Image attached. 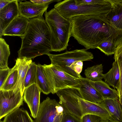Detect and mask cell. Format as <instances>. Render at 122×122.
Returning <instances> with one entry per match:
<instances>
[{"mask_svg": "<svg viewBox=\"0 0 122 122\" xmlns=\"http://www.w3.org/2000/svg\"><path fill=\"white\" fill-rule=\"evenodd\" d=\"M70 20L71 36L87 50L97 48L105 39L111 37L117 45L120 43L122 33L108 23L106 17L100 15L77 16Z\"/></svg>", "mask_w": 122, "mask_h": 122, "instance_id": "6da1fadb", "label": "cell"}, {"mask_svg": "<svg viewBox=\"0 0 122 122\" xmlns=\"http://www.w3.org/2000/svg\"><path fill=\"white\" fill-rule=\"evenodd\" d=\"M20 37L22 44L17 52L19 58L31 59L51 51L50 31L42 16L29 19L25 33Z\"/></svg>", "mask_w": 122, "mask_h": 122, "instance_id": "7a4b0ae2", "label": "cell"}, {"mask_svg": "<svg viewBox=\"0 0 122 122\" xmlns=\"http://www.w3.org/2000/svg\"><path fill=\"white\" fill-rule=\"evenodd\" d=\"M44 14L50 31L51 51L66 49L71 35V20L63 17L54 8L46 11Z\"/></svg>", "mask_w": 122, "mask_h": 122, "instance_id": "3957f363", "label": "cell"}, {"mask_svg": "<svg viewBox=\"0 0 122 122\" xmlns=\"http://www.w3.org/2000/svg\"><path fill=\"white\" fill-rule=\"evenodd\" d=\"M111 7L108 0L93 5H78L74 0H65L57 2L54 5V8L64 17L70 20L75 16L82 15H98L106 17Z\"/></svg>", "mask_w": 122, "mask_h": 122, "instance_id": "277c9868", "label": "cell"}, {"mask_svg": "<svg viewBox=\"0 0 122 122\" xmlns=\"http://www.w3.org/2000/svg\"><path fill=\"white\" fill-rule=\"evenodd\" d=\"M87 49H83L67 51L58 54H47L51 63L61 71L77 78L81 77L74 73L70 66L75 61H89L93 59V54L88 51Z\"/></svg>", "mask_w": 122, "mask_h": 122, "instance_id": "5b68a950", "label": "cell"}, {"mask_svg": "<svg viewBox=\"0 0 122 122\" xmlns=\"http://www.w3.org/2000/svg\"><path fill=\"white\" fill-rule=\"evenodd\" d=\"M43 66L52 94L66 88L79 89L80 85L78 78L61 71L52 63L49 65L44 64Z\"/></svg>", "mask_w": 122, "mask_h": 122, "instance_id": "8992f818", "label": "cell"}, {"mask_svg": "<svg viewBox=\"0 0 122 122\" xmlns=\"http://www.w3.org/2000/svg\"><path fill=\"white\" fill-rule=\"evenodd\" d=\"M59 99V103L64 109V113H69L81 119L83 116L79 98V89L69 88L59 90L56 93Z\"/></svg>", "mask_w": 122, "mask_h": 122, "instance_id": "52a82bcc", "label": "cell"}, {"mask_svg": "<svg viewBox=\"0 0 122 122\" xmlns=\"http://www.w3.org/2000/svg\"><path fill=\"white\" fill-rule=\"evenodd\" d=\"M64 114L62 106L55 99L47 97L40 103L34 122H61Z\"/></svg>", "mask_w": 122, "mask_h": 122, "instance_id": "ba28073f", "label": "cell"}, {"mask_svg": "<svg viewBox=\"0 0 122 122\" xmlns=\"http://www.w3.org/2000/svg\"><path fill=\"white\" fill-rule=\"evenodd\" d=\"M23 96L19 90H0V119L23 105Z\"/></svg>", "mask_w": 122, "mask_h": 122, "instance_id": "9c48e42d", "label": "cell"}, {"mask_svg": "<svg viewBox=\"0 0 122 122\" xmlns=\"http://www.w3.org/2000/svg\"><path fill=\"white\" fill-rule=\"evenodd\" d=\"M41 92L36 83L25 88L24 92V100L29 108L31 116L35 119L37 117L40 104Z\"/></svg>", "mask_w": 122, "mask_h": 122, "instance_id": "30bf717a", "label": "cell"}, {"mask_svg": "<svg viewBox=\"0 0 122 122\" xmlns=\"http://www.w3.org/2000/svg\"><path fill=\"white\" fill-rule=\"evenodd\" d=\"M18 1L14 0L0 10V37L9 25L20 15Z\"/></svg>", "mask_w": 122, "mask_h": 122, "instance_id": "8fae6325", "label": "cell"}, {"mask_svg": "<svg viewBox=\"0 0 122 122\" xmlns=\"http://www.w3.org/2000/svg\"><path fill=\"white\" fill-rule=\"evenodd\" d=\"M80 84L79 89L81 98L86 101L100 104L104 100L101 95L86 78H78Z\"/></svg>", "mask_w": 122, "mask_h": 122, "instance_id": "7c38bea8", "label": "cell"}, {"mask_svg": "<svg viewBox=\"0 0 122 122\" xmlns=\"http://www.w3.org/2000/svg\"><path fill=\"white\" fill-rule=\"evenodd\" d=\"M111 4L110 11L106 16L108 25L122 32V0H108Z\"/></svg>", "mask_w": 122, "mask_h": 122, "instance_id": "4fadbf2b", "label": "cell"}, {"mask_svg": "<svg viewBox=\"0 0 122 122\" xmlns=\"http://www.w3.org/2000/svg\"><path fill=\"white\" fill-rule=\"evenodd\" d=\"M49 4H40L30 1L20 2L19 9L20 15L29 19L42 16L46 11Z\"/></svg>", "mask_w": 122, "mask_h": 122, "instance_id": "5bb4252c", "label": "cell"}, {"mask_svg": "<svg viewBox=\"0 0 122 122\" xmlns=\"http://www.w3.org/2000/svg\"><path fill=\"white\" fill-rule=\"evenodd\" d=\"M29 20L19 15L14 19L4 31L3 35L16 36L20 37L25 35Z\"/></svg>", "mask_w": 122, "mask_h": 122, "instance_id": "9a60e30c", "label": "cell"}, {"mask_svg": "<svg viewBox=\"0 0 122 122\" xmlns=\"http://www.w3.org/2000/svg\"><path fill=\"white\" fill-rule=\"evenodd\" d=\"M15 64L17 66L18 71V75L16 83L13 90L14 91L19 90L23 96L25 90L24 82L26 75L29 67L32 62L31 59L25 58H18L16 60Z\"/></svg>", "mask_w": 122, "mask_h": 122, "instance_id": "2e32d148", "label": "cell"}, {"mask_svg": "<svg viewBox=\"0 0 122 122\" xmlns=\"http://www.w3.org/2000/svg\"><path fill=\"white\" fill-rule=\"evenodd\" d=\"M79 101L83 116L90 114L98 116L102 120H109V113L100 105L86 101L81 97L80 98Z\"/></svg>", "mask_w": 122, "mask_h": 122, "instance_id": "e0dca14e", "label": "cell"}, {"mask_svg": "<svg viewBox=\"0 0 122 122\" xmlns=\"http://www.w3.org/2000/svg\"><path fill=\"white\" fill-rule=\"evenodd\" d=\"M99 105L109 113L111 122H122V107L119 100L105 99Z\"/></svg>", "mask_w": 122, "mask_h": 122, "instance_id": "ac0fdd59", "label": "cell"}, {"mask_svg": "<svg viewBox=\"0 0 122 122\" xmlns=\"http://www.w3.org/2000/svg\"><path fill=\"white\" fill-rule=\"evenodd\" d=\"M90 81L91 85L101 95L104 100L115 99L119 100V94L117 91L110 87L105 82L102 80L95 81Z\"/></svg>", "mask_w": 122, "mask_h": 122, "instance_id": "d6986e66", "label": "cell"}, {"mask_svg": "<svg viewBox=\"0 0 122 122\" xmlns=\"http://www.w3.org/2000/svg\"><path fill=\"white\" fill-rule=\"evenodd\" d=\"M0 122H34L27 111L18 108L6 116Z\"/></svg>", "mask_w": 122, "mask_h": 122, "instance_id": "ffe728a7", "label": "cell"}, {"mask_svg": "<svg viewBox=\"0 0 122 122\" xmlns=\"http://www.w3.org/2000/svg\"><path fill=\"white\" fill-rule=\"evenodd\" d=\"M112 68L107 73L103 74L105 82L109 86L118 90L120 81V73L118 65L115 61L112 63Z\"/></svg>", "mask_w": 122, "mask_h": 122, "instance_id": "44dd1931", "label": "cell"}, {"mask_svg": "<svg viewBox=\"0 0 122 122\" xmlns=\"http://www.w3.org/2000/svg\"><path fill=\"white\" fill-rule=\"evenodd\" d=\"M36 84L41 92L47 95L51 93V90L46 76L43 65H37Z\"/></svg>", "mask_w": 122, "mask_h": 122, "instance_id": "7402d4cb", "label": "cell"}, {"mask_svg": "<svg viewBox=\"0 0 122 122\" xmlns=\"http://www.w3.org/2000/svg\"><path fill=\"white\" fill-rule=\"evenodd\" d=\"M103 66L101 64L87 68L84 71L86 78L93 81L102 80L103 78Z\"/></svg>", "mask_w": 122, "mask_h": 122, "instance_id": "603a6c76", "label": "cell"}, {"mask_svg": "<svg viewBox=\"0 0 122 122\" xmlns=\"http://www.w3.org/2000/svg\"><path fill=\"white\" fill-rule=\"evenodd\" d=\"M10 54L9 46L4 39L0 37V69L6 68Z\"/></svg>", "mask_w": 122, "mask_h": 122, "instance_id": "cb8c5ba5", "label": "cell"}, {"mask_svg": "<svg viewBox=\"0 0 122 122\" xmlns=\"http://www.w3.org/2000/svg\"><path fill=\"white\" fill-rule=\"evenodd\" d=\"M114 55V59L115 61L118 64L120 71V84L118 92L119 94V101L121 104L122 102V42L117 46Z\"/></svg>", "mask_w": 122, "mask_h": 122, "instance_id": "d4e9b609", "label": "cell"}, {"mask_svg": "<svg viewBox=\"0 0 122 122\" xmlns=\"http://www.w3.org/2000/svg\"><path fill=\"white\" fill-rule=\"evenodd\" d=\"M18 71L17 66L15 65L12 68L5 82L0 90L7 91L13 90L17 82Z\"/></svg>", "mask_w": 122, "mask_h": 122, "instance_id": "484cf974", "label": "cell"}, {"mask_svg": "<svg viewBox=\"0 0 122 122\" xmlns=\"http://www.w3.org/2000/svg\"><path fill=\"white\" fill-rule=\"evenodd\" d=\"M117 47L113 40L110 36L103 41L98 45L97 48L106 55L109 56L114 54Z\"/></svg>", "mask_w": 122, "mask_h": 122, "instance_id": "4316f807", "label": "cell"}, {"mask_svg": "<svg viewBox=\"0 0 122 122\" xmlns=\"http://www.w3.org/2000/svg\"><path fill=\"white\" fill-rule=\"evenodd\" d=\"M37 65L32 62L28 69L24 82L25 89L31 85L36 83Z\"/></svg>", "mask_w": 122, "mask_h": 122, "instance_id": "83f0119b", "label": "cell"}, {"mask_svg": "<svg viewBox=\"0 0 122 122\" xmlns=\"http://www.w3.org/2000/svg\"><path fill=\"white\" fill-rule=\"evenodd\" d=\"M83 65V61H77L74 62L70 66V68L75 74L80 76L82 77L80 74L82 70Z\"/></svg>", "mask_w": 122, "mask_h": 122, "instance_id": "f1b7e54d", "label": "cell"}, {"mask_svg": "<svg viewBox=\"0 0 122 122\" xmlns=\"http://www.w3.org/2000/svg\"><path fill=\"white\" fill-rule=\"evenodd\" d=\"M101 119L98 116L88 114L82 116L80 119V122H99Z\"/></svg>", "mask_w": 122, "mask_h": 122, "instance_id": "f546056e", "label": "cell"}, {"mask_svg": "<svg viewBox=\"0 0 122 122\" xmlns=\"http://www.w3.org/2000/svg\"><path fill=\"white\" fill-rule=\"evenodd\" d=\"M11 69L8 67L4 69H0V88L3 85Z\"/></svg>", "mask_w": 122, "mask_h": 122, "instance_id": "4dcf8cb0", "label": "cell"}, {"mask_svg": "<svg viewBox=\"0 0 122 122\" xmlns=\"http://www.w3.org/2000/svg\"><path fill=\"white\" fill-rule=\"evenodd\" d=\"M61 122H80V119L69 113L63 114Z\"/></svg>", "mask_w": 122, "mask_h": 122, "instance_id": "1f68e13d", "label": "cell"}, {"mask_svg": "<svg viewBox=\"0 0 122 122\" xmlns=\"http://www.w3.org/2000/svg\"><path fill=\"white\" fill-rule=\"evenodd\" d=\"M105 0H74L75 3L78 5H93L104 2Z\"/></svg>", "mask_w": 122, "mask_h": 122, "instance_id": "d6a6232c", "label": "cell"}, {"mask_svg": "<svg viewBox=\"0 0 122 122\" xmlns=\"http://www.w3.org/2000/svg\"><path fill=\"white\" fill-rule=\"evenodd\" d=\"M61 0H30V1L32 2L38 4H50L54 2H61Z\"/></svg>", "mask_w": 122, "mask_h": 122, "instance_id": "836d02e7", "label": "cell"}, {"mask_svg": "<svg viewBox=\"0 0 122 122\" xmlns=\"http://www.w3.org/2000/svg\"><path fill=\"white\" fill-rule=\"evenodd\" d=\"M14 0H0V10Z\"/></svg>", "mask_w": 122, "mask_h": 122, "instance_id": "e575fe53", "label": "cell"}, {"mask_svg": "<svg viewBox=\"0 0 122 122\" xmlns=\"http://www.w3.org/2000/svg\"><path fill=\"white\" fill-rule=\"evenodd\" d=\"M99 122H111L109 120H104L101 119Z\"/></svg>", "mask_w": 122, "mask_h": 122, "instance_id": "d590c367", "label": "cell"}, {"mask_svg": "<svg viewBox=\"0 0 122 122\" xmlns=\"http://www.w3.org/2000/svg\"><path fill=\"white\" fill-rule=\"evenodd\" d=\"M122 106V104H121Z\"/></svg>", "mask_w": 122, "mask_h": 122, "instance_id": "8d00e7d4", "label": "cell"}]
</instances>
